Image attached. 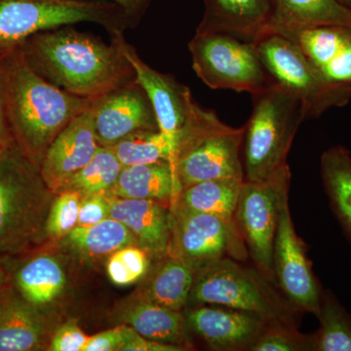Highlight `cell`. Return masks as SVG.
<instances>
[{
    "label": "cell",
    "instance_id": "obj_1",
    "mask_svg": "<svg viewBox=\"0 0 351 351\" xmlns=\"http://www.w3.org/2000/svg\"><path fill=\"white\" fill-rule=\"evenodd\" d=\"M124 36L108 44L73 25L34 34L20 46L25 63L55 86L80 98L96 100L135 80L122 50Z\"/></svg>",
    "mask_w": 351,
    "mask_h": 351
},
{
    "label": "cell",
    "instance_id": "obj_2",
    "mask_svg": "<svg viewBox=\"0 0 351 351\" xmlns=\"http://www.w3.org/2000/svg\"><path fill=\"white\" fill-rule=\"evenodd\" d=\"M93 101L55 86L25 63L19 47L11 51L7 61V122L14 143L38 168L55 138Z\"/></svg>",
    "mask_w": 351,
    "mask_h": 351
},
{
    "label": "cell",
    "instance_id": "obj_3",
    "mask_svg": "<svg viewBox=\"0 0 351 351\" xmlns=\"http://www.w3.org/2000/svg\"><path fill=\"white\" fill-rule=\"evenodd\" d=\"M252 99L253 110L243 126L241 158L244 181L261 182L287 165L291 145L304 117L301 101L276 82L252 95Z\"/></svg>",
    "mask_w": 351,
    "mask_h": 351
},
{
    "label": "cell",
    "instance_id": "obj_4",
    "mask_svg": "<svg viewBox=\"0 0 351 351\" xmlns=\"http://www.w3.org/2000/svg\"><path fill=\"white\" fill-rule=\"evenodd\" d=\"M52 193L15 143L0 149V254L15 255L36 241Z\"/></svg>",
    "mask_w": 351,
    "mask_h": 351
},
{
    "label": "cell",
    "instance_id": "obj_5",
    "mask_svg": "<svg viewBox=\"0 0 351 351\" xmlns=\"http://www.w3.org/2000/svg\"><path fill=\"white\" fill-rule=\"evenodd\" d=\"M244 128L226 125L214 110L195 103L186 124L177 134V147L171 162L181 191L209 180L244 181L241 158Z\"/></svg>",
    "mask_w": 351,
    "mask_h": 351
},
{
    "label": "cell",
    "instance_id": "obj_6",
    "mask_svg": "<svg viewBox=\"0 0 351 351\" xmlns=\"http://www.w3.org/2000/svg\"><path fill=\"white\" fill-rule=\"evenodd\" d=\"M189 302L239 309L257 314L269 324L295 326L292 304L272 282L260 270L245 267L232 257L218 258L196 271Z\"/></svg>",
    "mask_w": 351,
    "mask_h": 351
},
{
    "label": "cell",
    "instance_id": "obj_7",
    "mask_svg": "<svg viewBox=\"0 0 351 351\" xmlns=\"http://www.w3.org/2000/svg\"><path fill=\"white\" fill-rule=\"evenodd\" d=\"M93 23L110 38L130 29L125 13L108 0H0V49L13 50L38 32Z\"/></svg>",
    "mask_w": 351,
    "mask_h": 351
},
{
    "label": "cell",
    "instance_id": "obj_8",
    "mask_svg": "<svg viewBox=\"0 0 351 351\" xmlns=\"http://www.w3.org/2000/svg\"><path fill=\"white\" fill-rule=\"evenodd\" d=\"M193 68L211 89L258 93L274 80L253 41L226 34H196L189 43Z\"/></svg>",
    "mask_w": 351,
    "mask_h": 351
},
{
    "label": "cell",
    "instance_id": "obj_9",
    "mask_svg": "<svg viewBox=\"0 0 351 351\" xmlns=\"http://www.w3.org/2000/svg\"><path fill=\"white\" fill-rule=\"evenodd\" d=\"M290 180L287 164L265 181H244L235 210V226L247 254L270 282L276 280L274 240L281 207L289 196Z\"/></svg>",
    "mask_w": 351,
    "mask_h": 351
},
{
    "label": "cell",
    "instance_id": "obj_10",
    "mask_svg": "<svg viewBox=\"0 0 351 351\" xmlns=\"http://www.w3.org/2000/svg\"><path fill=\"white\" fill-rule=\"evenodd\" d=\"M254 43L272 80L301 101L304 120L317 119L329 108L343 107L350 101L324 80L290 38L267 32Z\"/></svg>",
    "mask_w": 351,
    "mask_h": 351
},
{
    "label": "cell",
    "instance_id": "obj_11",
    "mask_svg": "<svg viewBox=\"0 0 351 351\" xmlns=\"http://www.w3.org/2000/svg\"><path fill=\"white\" fill-rule=\"evenodd\" d=\"M171 235L167 255L193 263L198 269L218 258L241 260L247 251L234 221L214 215L170 206Z\"/></svg>",
    "mask_w": 351,
    "mask_h": 351
},
{
    "label": "cell",
    "instance_id": "obj_12",
    "mask_svg": "<svg viewBox=\"0 0 351 351\" xmlns=\"http://www.w3.org/2000/svg\"><path fill=\"white\" fill-rule=\"evenodd\" d=\"M274 278L287 301L300 311L318 316L322 293L306 257L304 245L295 232L289 196L283 201L274 246Z\"/></svg>",
    "mask_w": 351,
    "mask_h": 351
},
{
    "label": "cell",
    "instance_id": "obj_13",
    "mask_svg": "<svg viewBox=\"0 0 351 351\" xmlns=\"http://www.w3.org/2000/svg\"><path fill=\"white\" fill-rule=\"evenodd\" d=\"M91 112L101 147H112L136 132L159 130L151 101L136 80L94 100Z\"/></svg>",
    "mask_w": 351,
    "mask_h": 351
},
{
    "label": "cell",
    "instance_id": "obj_14",
    "mask_svg": "<svg viewBox=\"0 0 351 351\" xmlns=\"http://www.w3.org/2000/svg\"><path fill=\"white\" fill-rule=\"evenodd\" d=\"M274 32L294 41L324 80L351 100V25H323Z\"/></svg>",
    "mask_w": 351,
    "mask_h": 351
},
{
    "label": "cell",
    "instance_id": "obj_15",
    "mask_svg": "<svg viewBox=\"0 0 351 351\" xmlns=\"http://www.w3.org/2000/svg\"><path fill=\"white\" fill-rule=\"evenodd\" d=\"M184 315L189 331L219 351L250 350L269 325L257 314L214 304L193 306Z\"/></svg>",
    "mask_w": 351,
    "mask_h": 351
},
{
    "label": "cell",
    "instance_id": "obj_16",
    "mask_svg": "<svg viewBox=\"0 0 351 351\" xmlns=\"http://www.w3.org/2000/svg\"><path fill=\"white\" fill-rule=\"evenodd\" d=\"M99 147L90 107L64 127L48 147L39 167L48 189L59 193L69 178L92 160Z\"/></svg>",
    "mask_w": 351,
    "mask_h": 351
},
{
    "label": "cell",
    "instance_id": "obj_17",
    "mask_svg": "<svg viewBox=\"0 0 351 351\" xmlns=\"http://www.w3.org/2000/svg\"><path fill=\"white\" fill-rule=\"evenodd\" d=\"M122 50L133 66L136 82L151 101L159 131L168 135L179 133L195 103L189 88L178 82L172 75L159 73L149 66L125 38L122 40Z\"/></svg>",
    "mask_w": 351,
    "mask_h": 351
},
{
    "label": "cell",
    "instance_id": "obj_18",
    "mask_svg": "<svg viewBox=\"0 0 351 351\" xmlns=\"http://www.w3.org/2000/svg\"><path fill=\"white\" fill-rule=\"evenodd\" d=\"M272 0H204L196 34H226L255 41L269 31Z\"/></svg>",
    "mask_w": 351,
    "mask_h": 351
},
{
    "label": "cell",
    "instance_id": "obj_19",
    "mask_svg": "<svg viewBox=\"0 0 351 351\" xmlns=\"http://www.w3.org/2000/svg\"><path fill=\"white\" fill-rule=\"evenodd\" d=\"M110 218L117 219L128 228L138 246L151 257H165L171 235L170 205L158 201L130 199L108 195Z\"/></svg>",
    "mask_w": 351,
    "mask_h": 351
},
{
    "label": "cell",
    "instance_id": "obj_20",
    "mask_svg": "<svg viewBox=\"0 0 351 351\" xmlns=\"http://www.w3.org/2000/svg\"><path fill=\"white\" fill-rule=\"evenodd\" d=\"M46 318L15 286L0 289V351H31L43 348L47 337Z\"/></svg>",
    "mask_w": 351,
    "mask_h": 351
},
{
    "label": "cell",
    "instance_id": "obj_21",
    "mask_svg": "<svg viewBox=\"0 0 351 351\" xmlns=\"http://www.w3.org/2000/svg\"><path fill=\"white\" fill-rule=\"evenodd\" d=\"M181 191L170 160L128 166L121 172L110 195L158 201L171 205Z\"/></svg>",
    "mask_w": 351,
    "mask_h": 351
},
{
    "label": "cell",
    "instance_id": "obj_22",
    "mask_svg": "<svg viewBox=\"0 0 351 351\" xmlns=\"http://www.w3.org/2000/svg\"><path fill=\"white\" fill-rule=\"evenodd\" d=\"M123 319L138 334L152 341L181 346L184 350L191 346L186 318L181 311L168 308L144 298L124 313Z\"/></svg>",
    "mask_w": 351,
    "mask_h": 351
},
{
    "label": "cell",
    "instance_id": "obj_23",
    "mask_svg": "<svg viewBox=\"0 0 351 351\" xmlns=\"http://www.w3.org/2000/svg\"><path fill=\"white\" fill-rule=\"evenodd\" d=\"M272 2L274 16L267 32L323 25H351V8L339 0H272Z\"/></svg>",
    "mask_w": 351,
    "mask_h": 351
},
{
    "label": "cell",
    "instance_id": "obj_24",
    "mask_svg": "<svg viewBox=\"0 0 351 351\" xmlns=\"http://www.w3.org/2000/svg\"><path fill=\"white\" fill-rule=\"evenodd\" d=\"M243 182L225 178L191 184L180 191L171 205L189 211L214 215L233 223Z\"/></svg>",
    "mask_w": 351,
    "mask_h": 351
},
{
    "label": "cell",
    "instance_id": "obj_25",
    "mask_svg": "<svg viewBox=\"0 0 351 351\" xmlns=\"http://www.w3.org/2000/svg\"><path fill=\"white\" fill-rule=\"evenodd\" d=\"M66 277L61 263L50 255L29 258L16 272L15 287L36 306H43L63 292Z\"/></svg>",
    "mask_w": 351,
    "mask_h": 351
},
{
    "label": "cell",
    "instance_id": "obj_26",
    "mask_svg": "<svg viewBox=\"0 0 351 351\" xmlns=\"http://www.w3.org/2000/svg\"><path fill=\"white\" fill-rule=\"evenodd\" d=\"M198 269L182 258L166 255L152 274L145 299L174 311L189 304Z\"/></svg>",
    "mask_w": 351,
    "mask_h": 351
},
{
    "label": "cell",
    "instance_id": "obj_27",
    "mask_svg": "<svg viewBox=\"0 0 351 351\" xmlns=\"http://www.w3.org/2000/svg\"><path fill=\"white\" fill-rule=\"evenodd\" d=\"M64 241L73 250L85 257L112 255L115 251L137 245L133 233L117 219L108 218L93 226H76Z\"/></svg>",
    "mask_w": 351,
    "mask_h": 351
},
{
    "label": "cell",
    "instance_id": "obj_28",
    "mask_svg": "<svg viewBox=\"0 0 351 351\" xmlns=\"http://www.w3.org/2000/svg\"><path fill=\"white\" fill-rule=\"evenodd\" d=\"M321 175L339 218L351 234V156L337 145L321 156Z\"/></svg>",
    "mask_w": 351,
    "mask_h": 351
},
{
    "label": "cell",
    "instance_id": "obj_29",
    "mask_svg": "<svg viewBox=\"0 0 351 351\" xmlns=\"http://www.w3.org/2000/svg\"><path fill=\"white\" fill-rule=\"evenodd\" d=\"M177 147V134L140 131L120 140L110 149L123 167L172 160Z\"/></svg>",
    "mask_w": 351,
    "mask_h": 351
},
{
    "label": "cell",
    "instance_id": "obj_30",
    "mask_svg": "<svg viewBox=\"0 0 351 351\" xmlns=\"http://www.w3.org/2000/svg\"><path fill=\"white\" fill-rule=\"evenodd\" d=\"M123 166L110 147H99L92 160L69 178L61 191L80 193L82 197L94 195H110L114 188Z\"/></svg>",
    "mask_w": 351,
    "mask_h": 351
},
{
    "label": "cell",
    "instance_id": "obj_31",
    "mask_svg": "<svg viewBox=\"0 0 351 351\" xmlns=\"http://www.w3.org/2000/svg\"><path fill=\"white\" fill-rule=\"evenodd\" d=\"M320 329L311 335V351H351V318L331 295H322Z\"/></svg>",
    "mask_w": 351,
    "mask_h": 351
},
{
    "label": "cell",
    "instance_id": "obj_32",
    "mask_svg": "<svg viewBox=\"0 0 351 351\" xmlns=\"http://www.w3.org/2000/svg\"><path fill=\"white\" fill-rule=\"evenodd\" d=\"M149 257L151 255L137 245L119 249L108 258V276L115 285H131L147 274Z\"/></svg>",
    "mask_w": 351,
    "mask_h": 351
},
{
    "label": "cell",
    "instance_id": "obj_33",
    "mask_svg": "<svg viewBox=\"0 0 351 351\" xmlns=\"http://www.w3.org/2000/svg\"><path fill=\"white\" fill-rule=\"evenodd\" d=\"M82 195L75 191L57 193L46 217L44 232L51 239H64L77 226Z\"/></svg>",
    "mask_w": 351,
    "mask_h": 351
},
{
    "label": "cell",
    "instance_id": "obj_34",
    "mask_svg": "<svg viewBox=\"0 0 351 351\" xmlns=\"http://www.w3.org/2000/svg\"><path fill=\"white\" fill-rule=\"evenodd\" d=\"M249 350L311 351V335L302 334L295 326L269 324Z\"/></svg>",
    "mask_w": 351,
    "mask_h": 351
},
{
    "label": "cell",
    "instance_id": "obj_35",
    "mask_svg": "<svg viewBox=\"0 0 351 351\" xmlns=\"http://www.w3.org/2000/svg\"><path fill=\"white\" fill-rule=\"evenodd\" d=\"M89 337L75 322L69 321L62 325L51 339L48 350L84 351Z\"/></svg>",
    "mask_w": 351,
    "mask_h": 351
},
{
    "label": "cell",
    "instance_id": "obj_36",
    "mask_svg": "<svg viewBox=\"0 0 351 351\" xmlns=\"http://www.w3.org/2000/svg\"><path fill=\"white\" fill-rule=\"evenodd\" d=\"M110 218V199L108 195H94L82 197L78 226L96 225Z\"/></svg>",
    "mask_w": 351,
    "mask_h": 351
},
{
    "label": "cell",
    "instance_id": "obj_37",
    "mask_svg": "<svg viewBox=\"0 0 351 351\" xmlns=\"http://www.w3.org/2000/svg\"><path fill=\"white\" fill-rule=\"evenodd\" d=\"M13 50L0 49V149L14 143L6 119L7 61Z\"/></svg>",
    "mask_w": 351,
    "mask_h": 351
},
{
    "label": "cell",
    "instance_id": "obj_38",
    "mask_svg": "<svg viewBox=\"0 0 351 351\" xmlns=\"http://www.w3.org/2000/svg\"><path fill=\"white\" fill-rule=\"evenodd\" d=\"M125 339L120 351H182L184 350L181 346L166 345L152 339L145 338L138 334L136 330L124 324Z\"/></svg>",
    "mask_w": 351,
    "mask_h": 351
},
{
    "label": "cell",
    "instance_id": "obj_39",
    "mask_svg": "<svg viewBox=\"0 0 351 351\" xmlns=\"http://www.w3.org/2000/svg\"><path fill=\"white\" fill-rule=\"evenodd\" d=\"M124 339V325H120L89 337L84 351H120Z\"/></svg>",
    "mask_w": 351,
    "mask_h": 351
},
{
    "label": "cell",
    "instance_id": "obj_40",
    "mask_svg": "<svg viewBox=\"0 0 351 351\" xmlns=\"http://www.w3.org/2000/svg\"><path fill=\"white\" fill-rule=\"evenodd\" d=\"M117 4L125 13L130 29L138 27L145 13L149 10L152 0H108Z\"/></svg>",
    "mask_w": 351,
    "mask_h": 351
},
{
    "label": "cell",
    "instance_id": "obj_41",
    "mask_svg": "<svg viewBox=\"0 0 351 351\" xmlns=\"http://www.w3.org/2000/svg\"><path fill=\"white\" fill-rule=\"evenodd\" d=\"M8 280V276H7V271L5 269L0 267V289L3 287Z\"/></svg>",
    "mask_w": 351,
    "mask_h": 351
},
{
    "label": "cell",
    "instance_id": "obj_42",
    "mask_svg": "<svg viewBox=\"0 0 351 351\" xmlns=\"http://www.w3.org/2000/svg\"><path fill=\"white\" fill-rule=\"evenodd\" d=\"M341 3H343V5L350 7L351 8V0H339Z\"/></svg>",
    "mask_w": 351,
    "mask_h": 351
}]
</instances>
